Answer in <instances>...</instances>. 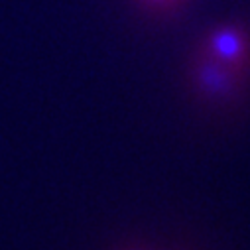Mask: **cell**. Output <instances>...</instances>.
<instances>
[{
  "instance_id": "cell-1",
  "label": "cell",
  "mask_w": 250,
  "mask_h": 250,
  "mask_svg": "<svg viewBox=\"0 0 250 250\" xmlns=\"http://www.w3.org/2000/svg\"><path fill=\"white\" fill-rule=\"evenodd\" d=\"M146 2H150V4H160V6H167L169 2H173V0H146Z\"/></svg>"
}]
</instances>
